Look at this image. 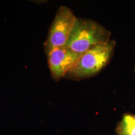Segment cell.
Segmentation results:
<instances>
[{"label": "cell", "mask_w": 135, "mask_h": 135, "mask_svg": "<svg viewBox=\"0 0 135 135\" xmlns=\"http://www.w3.org/2000/svg\"><path fill=\"white\" fill-rule=\"evenodd\" d=\"M116 135H135V114L124 113L116 128Z\"/></svg>", "instance_id": "obj_5"}, {"label": "cell", "mask_w": 135, "mask_h": 135, "mask_svg": "<svg viewBox=\"0 0 135 135\" xmlns=\"http://www.w3.org/2000/svg\"><path fill=\"white\" fill-rule=\"evenodd\" d=\"M76 18L75 13L70 8L66 6H60L43 45L44 51L46 55H49L54 49L65 46Z\"/></svg>", "instance_id": "obj_3"}, {"label": "cell", "mask_w": 135, "mask_h": 135, "mask_svg": "<svg viewBox=\"0 0 135 135\" xmlns=\"http://www.w3.org/2000/svg\"><path fill=\"white\" fill-rule=\"evenodd\" d=\"M116 41L113 40L101 44L82 54L65 78L80 81L95 76L108 65L114 55Z\"/></svg>", "instance_id": "obj_2"}, {"label": "cell", "mask_w": 135, "mask_h": 135, "mask_svg": "<svg viewBox=\"0 0 135 135\" xmlns=\"http://www.w3.org/2000/svg\"><path fill=\"white\" fill-rule=\"evenodd\" d=\"M111 33L99 22L88 18H78L70 37L64 46L79 54L110 41Z\"/></svg>", "instance_id": "obj_1"}, {"label": "cell", "mask_w": 135, "mask_h": 135, "mask_svg": "<svg viewBox=\"0 0 135 135\" xmlns=\"http://www.w3.org/2000/svg\"><path fill=\"white\" fill-rule=\"evenodd\" d=\"M66 46L54 49L47 55L51 76L56 81L65 78L81 56Z\"/></svg>", "instance_id": "obj_4"}]
</instances>
